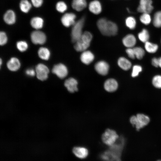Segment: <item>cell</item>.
Returning <instances> with one entry per match:
<instances>
[{
	"label": "cell",
	"instance_id": "6da1fadb",
	"mask_svg": "<svg viewBox=\"0 0 161 161\" xmlns=\"http://www.w3.org/2000/svg\"><path fill=\"white\" fill-rule=\"evenodd\" d=\"M123 140L122 137L119 138L114 144L110 146L109 149L101 155V158L105 160H119L124 146Z\"/></svg>",
	"mask_w": 161,
	"mask_h": 161
},
{
	"label": "cell",
	"instance_id": "7a4b0ae2",
	"mask_svg": "<svg viewBox=\"0 0 161 161\" xmlns=\"http://www.w3.org/2000/svg\"><path fill=\"white\" fill-rule=\"evenodd\" d=\"M97 25L101 33L104 35H114L117 33L118 27L116 24L105 18L99 19L97 22Z\"/></svg>",
	"mask_w": 161,
	"mask_h": 161
},
{
	"label": "cell",
	"instance_id": "3957f363",
	"mask_svg": "<svg viewBox=\"0 0 161 161\" xmlns=\"http://www.w3.org/2000/svg\"><path fill=\"white\" fill-rule=\"evenodd\" d=\"M92 35L89 32L83 33L80 39L75 43L74 47L78 52H82L86 50L89 47Z\"/></svg>",
	"mask_w": 161,
	"mask_h": 161
},
{
	"label": "cell",
	"instance_id": "277c9868",
	"mask_svg": "<svg viewBox=\"0 0 161 161\" xmlns=\"http://www.w3.org/2000/svg\"><path fill=\"white\" fill-rule=\"evenodd\" d=\"M85 20V17H83L73 25L71 35L72 41L75 43L80 39L83 33L82 29Z\"/></svg>",
	"mask_w": 161,
	"mask_h": 161
},
{
	"label": "cell",
	"instance_id": "5b68a950",
	"mask_svg": "<svg viewBox=\"0 0 161 161\" xmlns=\"http://www.w3.org/2000/svg\"><path fill=\"white\" fill-rule=\"evenodd\" d=\"M119 138L117 132L114 130L110 129L106 130L101 137L103 142L109 146L114 144Z\"/></svg>",
	"mask_w": 161,
	"mask_h": 161
},
{
	"label": "cell",
	"instance_id": "8992f818",
	"mask_svg": "<svg viewBox=\"0 0 161 161\" xmlns=\"http://www.w3.org/2000/svg\"><path fill=\"white\" fill-rule=\"evenodd\" d=\"M49 71L48 68L42 64H38L35 67L37 77L41 80H44L47 79Z\"/></svg>",
	"mask_w": 161,
	"mask_h": 161
},
{
	"label": "cell",
	"instance_id": "52a82bcc",
	"mask_svg": "<svg viewBox=\"0 0 161 161\" xmlns=\"http://www.w3.org/2000/svg\"><path fill=\"white\" fill-rule=\"evenodd\" d=\"M31 39L34 44H42L45 43L46 38L43 32L39 30H35L31 33Z\"/></svg>",
	"mask_w": 161,
	"mask_h": 161
},
{
	"label": "cell",
	"instance_id": "ba28073f",
	"mask_svg": "<svg viewBox=\"0 0 161 161\" xmlns=\"http://www.w3.org/2000/svg\"><path fill=\"white\" fill-rule=\"evenodd\" d=\"M52 72L61 79L65 78L68 73L66 67L64 64L61 63L55 65L52 69Z\"/></svg>",
	"mask_w": 161,
	"mask_h": 161
},
{
	"label": "cell",
	"instance_id": "9c48e42d",
	"mask_svg": "<svg viewBox=\"0 0 161 161\" xmlns=\"http://www.w3.org/2000/svg\"><path fill=\"white\" fill-rule=\"evenodd\" d=\"M152 3L151 0H140V4L137 8V11L142 13H151L154 8Z\"/></svg>",
	"mask_w": 161,
	"mask_h": 161
},
{
	"label": "cell",
	"instance_id": "30bf717a",
	"mask_svg": "<svg viewBox=\"0 0 161 161\" xmlns=\"http://www.w3.org/2000/svg\"><path fill=\"white\" fill-rule=\"evenodd\" d=\"M137 123L135 126L137 130H139L148 125L150 119L148 115L143 113H138L136 115Z\"/></svg>",
	"mask_w": 161,
	"mask_h": 161
},
{
	"label": "cell",
	"instance_id": "8fae6325",
	"mask_svg": "<svg viewBox=\"0 0 161 161\" xmlns=\"http://www.w3.org/2000/svg\"><path fill=\"white\" fill-rule=\"evenodd\" d=\"M109 68L108 63L103 61L97 62L95 65V69L96 71L102 75H106L108 74Z\"/></svg>",
	"mask_w": 161,
	"mask_h": 161
},
{
	"label": "cell",
	"instance_id": "7c38bea8",
	"mask_svg": "<svg viewBox=\"0 0 161 161\" xmlns=\"http://www.w3.org/2000/svg\"><path fill=\"white\" fill-rule=\"evenodd\" d=\"M76 17V15L73 13H67L62 16L61 22L64 26L68 27L75 23Z\"/></svg>",
	"mask_w": 161,
	"mask_h": 161
},
{
	"label": "cell",
	"instance_id": "4fadbf2b",
	"mask_svg": "<svg viewBox=\"0 0 161 161\" xmlns=\"http://www.w3.org/2000/svg\"><path fill=\"white\" fill-rule=\"evenodd\" d=\"M77 80L73 78H70L66 80L64 83L65 86L70 92L74 93L78 90Z\"/></svg>",
	"mask_w": 161,
	"mask_h": 161
},
{
	"label": "cell",
	"instance_id": "5bb4252c",
	"mask_svg": "<svg viewBox=\"0 0 161 161\" xmlns=\"http://www.w3.org/2000/svg\"><path fill=\"white\" fill-rule=\"evenodd\" d=\"M118 87L117 81L114 79L109 78L104 82V87L105 89L109 92H113L116 91Z\"/></svg>",
	"mask_w": 161,
	"mask_h": 161
},
{
	"label": "cell",
	"instance_id": "9a60e30c",
	"mask_svg": "<svg viewBox=\"0 0 161 161\" xmlns=\"http://www.w3.org/2000/svg\"><path fill=\"white\" fill-rule=\"evenodd\" d=\"M94 58L93 54L91 51L87 50L82 52L80 56L81 61L86 65L91 64L93 61Z\"/></svg>",
	"mask_w": 161,
	"mask_h": 161
},
{
	"label": "cell",
	"instance_id": "2e32d148",
	"mask_svg": "<svg viewBox=\"0 0 161 161\" xmlns=\"http://www.w3.org/2000/svg\"><path fill=\"white\" fill-rule=\"evenodd\" d=\"M72 152L76 157L80 159L86 158L89 154L88 149L83 147H74L72 149Z\"/></svg>",
	"mask_w": 161,
	"mask_h": 161
},
{
	"label": "cell",
	"instance_id": "e0dca14e",
	"mask_svg": "<svg viewBox=\"0 0 161 161\" xmlns=\"http://www.w3.org/2000/svg\"><path fill=\"white\" fill-rule=\"evenodd\" d=\"M122 42L124 45L127 47H133L136 43V39L134 36L132 34H129L123 39Z\"/></svg>",
	"mask_w": 161,
	"mask_h": 161
},
{
	"label": "cell",
	"instance_id": "ac0fdd59",
	"mask_svg": "<svg viewBox=\"0 0 161 161\" xmlns=\"http://www.w3.org/2000/svg\"><path fill=\"white\" fill-rule=\"evenodd\" d=\"M7 65L9 70L15 71H17L19 69L20 64L18 58L15 57H12L7 62Z\"/></svg>",
	"mask_w": 161,
	"mask_h": 161
},
{
	"label": "cell",
	"instance_id": "d6986e66",
	"mask_svg": "<svg viewBox=\"0 0 161 161\" xmlns=\"http://www.w3.org/2000/svg\"><path fill=\"white\" fill-rule=\"evenodd\" d=\"M89 9L92 13L95 14H98L101 12L102 10L101 4L98 1H92L89 4Z\"/></svg>",
	"mask_w": 161,
	"mask_h": 161
},
{
	"label": "cell",
	"instance_id": "ffe728a7",
	"mask_svg": "<svg viewBox=\"0 0 161 161\" xmlns=\"http://www.w3.org/2000/svg\"><path fill=\"white\" fill-rule=\"evenodd\" d=\"M3 19L5 22L8 24H14L16 21V16L14 12L11 10H7L4 15Z\"/></svg>",
	"mask_w": 161,
	"mask_h": 161
},
{
	"label": "cell",
	"instance_id": "44dd1931",
	"mask_svg": "<svg viewBox=\"0 0 161 161\" xmlns=\"http://www.w3.org/2000/svg\"><path fill=\"white\" fill-rule=\"evenodd\" d=\"M117 64L121 69L126 71L129 69L131 66V62L124 57H121L118 59Z\"/></svg>",
	"mask_w": 161,
	"mask_h": 161
},
{
	"label": "cell",
	"instance_id": "7402d4cb",
	"mask_svg": "<svg viewBox=\"0 0 161 161\" xmlns=\"http://www.w3.org/2000/svg\"><path fill=\"white\" fill-rule=\"evenodd\" d=\"M86 6V0H73L72 2V8L78 11L82 10Z\"/></svg>",
	"mask_w": 161,
	"mask_h": 161
},
{
	"label": "cell",
	"instance_id": "603a6c76",
	"mask_svg": "<svg viewBox=\"0 0 161 161\" xmlns=\"http://www.w3.org/2000/svg\"><path fill=\"white\" fill-rule=\"evenodd\" d=\"M30 24L33 28L36 29H40L43 27V20L40 17H34L31 19L30 21Z\"/></svg>",
	"mask_w": 161,
	"mask_h": 161
},
{
	"label": "cell",
	"instance_id": "cb8c5ba5",
	"mask_svg": "<svg viewBox=\"0 0 161 161\" xmlns=\"http://www.w3.org/2000/svg\"><path fill=\"white\" fill-rule=\"evenodd\" d=\"M38 54L40 58L44 60H48L50 56V52L49 50L44 47H41L39 49Z\"/></svg>",
	"mask_w": 161,
	"mask_h": 161
},
{
	"label": "cell",
	"instance_id": "d4e9b609",
	"mask_svg": "<svg viewBox=\"0 0 161 161\" xmlns=\"http://www.w3.org/2000/svg\"><path fill=\"white\" fill-rule=\"evenodd\" d=\"M145 48L148 53H153L157 52L158 47L157 44L148 41L145 43Z\"/></svg>",
	"mask_w": 161,
	"mask_h": 161
},
{
	"label": "cell",
	"instance_id": "484cf974",
	"mask_svg": "<svg viewBox=\"0 0 161 161\" xmlns=\"http://www.w3.org/2000/svg\"><path fill=\"white\" fill-rule=\"evenodd\" d=\"M138 36L140 41L145 43L148 41L149 38V34L146 29H143L138 33Z\"/></svg>",
	"mask_w": 161,
	"mask_h": 161
},
{
	"label": "cell",
	"instance_id": "4316f807",
	"mask_svg": "<svg viewBox=\"0 0 161 161\" xmlns=\"http://www.w3.org/2000/svg\"><path fill=\"white\" fill-rule=\"evenodd\" d=\"M19 7L22 11L27 13L31 8V5L27 0H21L20 3Z\"/></svg>",
	"mask_w": 161,
	"mask_h": 161
},
{
	"label": "cell",
	"instance_id": "83f0119b",
	"mask_svg": "<svg viewBox=\"0 0 161 161\" xmlns=\"http://www.w3.org/2000/svg\"><path fill=\"white\" fill-rule=\"evenodd\" d=\"M153 24L156 27H161V11H157L155 13L153 19Z\"/></svg>",
	"mask_w": 161,
	"mask_h": 161
},
{
	"label": "cell",
	"instance_id": "f1b7e54d",
	"mask_svg": "<svg viewBox=\"0 0 161 161\" xmlns=\"http://www.w3.org/2000/svg\"><path fill=\"white\" fill-rule=\"evenodd\" d=\"M125 23L128 27L130 29L133 30L135 28L136 21L135 18L134 17L129 16L126 18Z\"/></svg>",
	"mask_w": 161,
	"mask_h": 161
},
{
	"label": "cell",
	"instance_id": "f546056e",
	"mask_svg": "<svg viewBox=\"0 0 161 161\" xmlns=\"http://www.w3.org/2000/svg\"><path fill=\"white\" fill-rule=\"evenodd\" d=\"M140 21L143 24L147 25L151 21V18L149 13H144L140 16Z\"/></svg>",
	"mask_w": 161,
	"mask_h": 161
},
{
	"label": "cell",
	"instance_id": "4dcf8cb0",
	"mask_svg": "<svg viewBox=\"0 0 161 161\" xmlns=\"http://www.w3.org/2000/svg\"><path fill=\"white\" fill-rule=\"evenodd\" d=\"M135 58L138 59H142L145 55V51L140 47H133Z\"/></svg>",
	"mask_w": 161,
	"mask_h": 161
},
{
	"label": "cell",
	"instance_id": "1f68e13d",
	"mask_svg": "<svg viewBox=\"0 0 161 161\" xmlns=\"http://www.w3.org/2000/svg\"><path fill=\"white\" fill-rule=\"evenodd\" d=\"M152 83L155 87L161 88V75H157L155 76L153 78Z\"/></svg>",
	"mask_w": 161,
	"mask_h": 161
},
{
	"label": "cell",
	"instance_id": "d6a6232c",
	"mask_svg": "<svg viewBox=\"0 0 161 161\" xmlns=\"http://www.w3.org/2000/svg\"><path fill=\"white\" fill-rule=\"evenodd\" d=\"M56 8L58 11L59 12L62 13L67 10V6L64 2L60 1L57 3Z\"/></svg>",
	"mask_w": 161,
	"mask_h": 161
},
{
	"label": "cell",
	"instance_id": "836d02e7",
	"mask_svg": "<svg viewBox=\"0 0 161 161\" xmlns=\"http://www.w3.org/2000/svg\"><path fill=\"white\" fill-rule=\"evenodd\" d=\"M142 70V68L140 66L138 65H134L132 67V77L133 78L137 77Z\"/></svg>",
	"mask_w": 161,
	"mask_h": 161
},
{
	"label": "cell",
	"instance_id": "e575fe53",
	"mask_svg": "<svg viewBox=\"0 0 161 161\" xmlns=\"http://www.w3.org/2000/svg\"><path fill=\"white\" fill-rule=\"evenodd\" d=\"M16 47L17 49L21 52L25 51L28 47L27 42L24 41H20L17 42Z\"/></svg>",
	"mask_w": 161,
	"mask_h": 161
},
{
	"label": "cell",
	"instance_id": "d590c367",
	"mask_svg": "<svg viewBox=\"0 0 161 161\" xmlns=\"http://www.w3.org/2000/svg\"><path fill=\"white\" fill-rule=\"evenodd\" d=\"M7 41V38L5 33L3 32H0V44L2 45L6 43Z\"/></svg>",
	"mask_w": 161,
	"mask_h": 161
},
{
	"label": "cell",
	"instance_id": "8d00e7d4",
	"mask_svg": "<svg viewBox=\"0 0 161 161\" xmlns=\"http://www.w3.org/2000/svg\"><path fill=\"white\" fill-rule=\"evenodd\" d=\"M126 52L130 58L134 59L135 58L133 47L127 48L126 50Z\"/></svg>",
	"mask_w": 161,
	"mask_h": 161
},
{
	"label": "cell",
	"instance_id": "74e56055",
	"mask_svg": "<svg viewBox=\"0 0 161 161\" xmlns=\"http://www.w3.org/2000/svg\"><path fill=\"white\" fill-rule=\"evenodd\" d=\"M33 5L36 7L41 6L43 3V0H31Z\"/></svg>",
	"mask_w": 161,
	"mask_h": 161
},
{
	"label": "cell",
	"instance_id": "f35d334b",
	"mask_svg": "<svg viewBox=\"0 0 161 161\" xmlns=\"http://www.w3.org/2000/svg\"><path fill=\"white\" fill-rule=\"evenodd\" d=\"M129 121L131 124L135 126L137 122V119L136 115L132 116L130 118Z\"/></svg>",
	"mask_w": 161,
	"mask_h": 161
},
{
	"label": "cell",
	"instance_id": "ab89813d",
	"mask_svg": "<svg viewBox=\"0 0 161 161\" xmlns=\"http://www.w3.org/2000/svg\"><path fill=\"white\" fill-rule=\"evenodd\" d=\"M25 73L27 75L30 76H33L35 74V71L32 69H27L25 71Z\"/></svg>",
	"mask_w": 161,
	"mask_h": 161
},
{
	"label": "cell",
	"instance_id": "60d3db41",
	"mask_svg": "<svg viewBox=\"0 0 161 161\" xmlns=\"http://www.w3.org/2000/svg\"><path fill=\"white\" fill-rule=\"evenodd\" d=\"M151 64L152 65L155 67H159L158 58H153L151 60Z\"/></svg>",
	"mask_w": 161,
	"mask_h": 161
},
{
	"label": "cell",
	"instance_id": "b9f144b4",
	"mask_svg": "<svg viewBox=\"0 0 161 161\" xmlns=\"http://www.w3.org/2000/svg\"><path fill=\"white\" fill-rule=\"evenodd\" d=\"M158 66L161 68V57L158 58Z\"/></svg>",
	"mask_w": 161,
	"mask_h": 161
}]
</instances>
